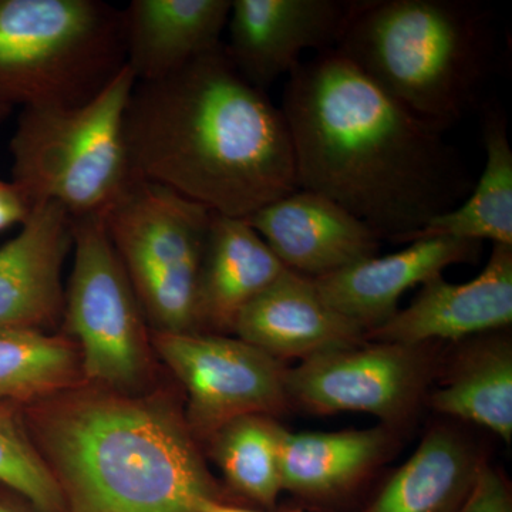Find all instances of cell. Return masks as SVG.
Segmentation results:
<instances>
[{
	"label": "cell",
	"instance_id": "d6986e66",
	"mask_svg": "<svg viewBox=\"0 0 512 512\" xmlns=\"http://www.w3.org/2000/svg\"><path fill=\"white\" fill-rule=\"evenodd\" d=\"M285 271L245 218L212 212L198 285V332H234L239 313Z\"/></svg>",
	"mask_w": 512,
	"mask_h": 512
},
{
	"label": "cell",
	"instance_id": "7a4b0ae2",
	"mask_svg": "<svg viewBox=\"0 0 512 512\" xmlns=\"http://www.w3.org/2000/svg\"><path fill=\"white\" fill-rule=\"evenodd\" d=\"M124 134L134 177L225 217H251L299 190L284 113L238 72L224 42L136 82Z\"/></svg>",
	"mask_w": 512,
	"mask_h": 512
},
{
	"label": "cell",
	"instance_id": "44dd1931",
	"mask_svg": "<svg viewBox=\"0 0 512 512\" xmlns=\"http://www.w3.org/2000/svg\"><path fill=\"white\" fill-rule=\"evenodd\" d=\"M485 165L466 200L434 218L404 244L451 237L512 247V148L503 110L490 107L483 124Z\"/></svg>",
	"mask_w": 512,
	"mask_h": 512
},
{
	"label": "cell",
	"instance_id": "5bb4252c",
	"mask_svg": "<svg viewBox=\"0 0 512 512\" xmlns=\"http://www.w3.org/2000/svg\"><path fill=\"white\" fill-rule=\"evenodd\" d=\"M404 245L402 251L370 256L313 282L333 309L367 332L399 311L400 298L409 289L443 275L448 266L476 261L481 249V242L451 237Z\"/></svg>",
	"mask_w": 512,
	"mask_h": 512
},
{
	"label": "cell",
	"instance_id": "3957f363",
	"mask_svg": "<svg viewBox=\"0 0 512 512\" xmlns=\"http://www.w3.org/2000/svg\"><path fill=\"white\" fill-rule=\"evenodd\" d=\"M33 406L26 424L66 512H201L207 500L234 503L170 404L99 387Z\"/></svg>",
	"mask_w": 512,
	"mask_h": 512
},
{
	"label": "cell",
	"instance_id": "8fae6325",
	"mask_svg": "<svg viewBox=\"0 0 512 512\" xmlns=\"http://www.w3.org/2000/svg\"><path fill=\"white\" fill-rule=\"evenodd\" d=\"M349 2L338 0H232L229 59L249 83L268 89L301 64L306 50L338 45Z\"/></svg>",
	"mask_w": 512,
	"mask_h": 512
},
{
	"label": "cell",
	"instance_id": "ffe728a7",
	"mask_svg": "<svg viewBox=\"0 0 512 512\" xmlns=\"http://www.w3.org/2000/svg\"><path fill=\"white\" fill-rule=\"evenodd\" d=\"M481 463L470 441L437 427L356 512H457Z\"/></svg>",
	"mask_w": 512,
	"mask_h": 512
},
{
	"label": "cell",
	"instance_id": "52a82bcc",
	"mask_svg": "<svg viewBox=\"0 0 512 512\" xmlns=\"http://www.w3.org/2000/svg\"><path fill=\"white\" fill-rule=\"evenodd\" d=\"M211 217L204 205L141 178L103 217L156 333L198 332V285Z\"/></svg>",
	"mask_w": 512,
	"mask_h": 512
},
{
	"label": "cell",
	"instance_id": "e0dca14e",
	"mask_svg": "<svg viewBox=\"0 0 512 512\" xmlns=\"http://www.w3.org/2000/svg\"><path fill=\"white\" fill-rule=\"evenodd\" d=\"M394 441L393 427L386 424L333 433L286 431L282 491L298 501L299 510L338 512L390 456Z\"/></svg>",
	"mask_w": 512,
	"mask_h": 512
},
{
	"label": "cell",
	"instance_id": "83f0119b",
	"mask_svg": "<svg viewBox=\"0 0 512 512\" xmlns=\"http://www.w3.org/2000/svg\"><path fill=\"white\" fill-rule=\"evenodd\" d=\"M201 512H303L299 508H275V510H259V508H247L244 505L231 503L224 500H207L201 504Z\"/></svg>",
	"mask_w": 512,
	"mask_h": 512
},
{
	"label": "cell",
	"instance_id": "f1b7e54d",
	"mask_svg": "<svg viewBox=\"0 0 512 512\" xmlns=\"http://www.w3.org/2000/svg\"><path fill=\"white\" fill-rule=\"evenodd\" d=\"M0 512H39L35 510L23 498L10 493V491H0Z\"/></svg>",
	"mask_w": 512,
	"mask_h": 512
},
{
	"label": "cell",
	"instance_id": "4fadbf2b",
	"mask_svg": "<svg viewBox=\"0 0 512 512\" xmlns=\"http://www.w3.org/2000/svg\"><path fill=\"white\" fill-rule=\"evenodd\" d=\"M245 220L286 269L311 279L377 255L382 239L336 202L301 188Z\"/></svg>",
	"mask_w": 512,
	"mask_h": 512
},
{
	"label": "cell",
	"instance_id": "7c38bea8",
	"mask_svg": "<svg viewBox=\"0 0 512 512\" xmlns=\"http://www.w3.org/2000/svg\"><path fill=\"white\" fill-rule=\"evenodd\" d=\"M512 323V247L494 244L483 271L464 284L443 275L421 285L407 308L367 330L372 342L423 346L497 332Z\"/></svg>",
	"mask_w": 512,
	"mask_h": 512
},
{
	"label": "cell",
	"instance_id": "4316f807",
	"mask_svg": "<svg viewBox=\"0 0 512 512\" xmlns=\"http://www.w3.org/2000/svg\"><path fill=\"white\" fill-rule=\"evenodd\" d=\"M32 211L33 205L18 185L0 180V231L25 224Z\"/></svg>",
	"mask_w": 512,
	"mask_h": 512
},
{
	"label": "cell",
	"instance_id": "6da1fadb",
	"mask_svg": "<svg viewBox=\"0 0 512 512\" xmlns=\"http://www.w3.org/2000/svg\"><path fill=\"white\" fill-rule=\"evenodd\" d=\"M301 190L404 244L474 180L446 131L414 116L335 49L301 63L282 100Z\"/></svg>",
	"mask_w": 512,
	"mask_h": 512
},
{
	"label": "cell",
	"instance_id": "30bf717a",
	"mask_svg": "<svg viewBox=\"0 0 512 512\" xmlns=\"http://www.w3.org/2000/svg\"><path fill=\"white\" fill-rule=\"evenodd\" d=\"M426 345L370 342L309 357L288 369L289 402L316 414H372L386 426L402 423L429 386Z\"/></svg>",
	"mask_w": 512,
	"mask_h": 512
},
{
	"label": "cell",
	"instance_id": "9c48e42d",
	"mask_svg": "<svg viewBox=\"0 0 512 512\" xmlns=\"http://www.w3.org/2000/svg\"><path fill=\"white\" fill-rule=\"evenodd\" d=\"M153 342L187 390V421L194 436L210 439L238 417H275L291 406L288 367L242 339L218 333H156Z\"/></svg>",
	"mask_w": 512,
	"mask_h": 512
},
{
	"label": "cell",
	"instance_id": "603a6c76",
	"mask_svg": "<svg viewBox=\"0 0 512 512\" xmlns=\"http://www.w3.org/2000/svg\"><path fill=\"white\" fill-rule=\"evenodd\" d=\"M285 427L275 417L249 414L229 421L210 437L211 454L239 500L278 508L282 491L281 448Z\"/></svg>",
	"mask_w": 512,
	"mask_h": 512
},
{
	"label": "cell",
	"instance_id": "d4e9b609",
	"mask_svg": "<svg viewBox=\"0 0 512 512\" xmlns=\"http://www.w3.org/2000/svg\"><path fill=\"white\" fill-rule=\"evenodd\" d=\"M18 406L0 403V484L39 512H66L59 485Z\"/></svg>",
	"mask_w": 512,
	"mask_h": 512
},
{
	"label": "cell",
	"instance_id": "cb8c5ba5",
	"mask_svg": "<svg viewBox=\"0 0 512 512\" xmlns=\"http://www.w3.org/2000/svg\"><path fill=\"white\" fill-rule=\"evenodd\" d=\"M80 373L73 340L43 330H0V403L39 402L73 389Z\"/></svg>",
	"mask_w": 512,
	"mask_h": 512
},
{
	"label": "cell",
	"instance_id": "ac0fdd59",
	"mask_svg": "<svg viewBox=\"0 0 512 512\" xmlns=\"http://www.w3.org/2000/svg\"><path fill=\"white\" fill-rule=\"evenodd\" d=\"M232 0H133L123 13L126 64L154 82L221 45Z\"/></svg>",
	"mask_w": 512,
	"mask_h": 512
},
{
	"label": "cell",
	"instance_id": "7402d4cb",
	"mask_svg": "<svg viewBox=\"0 0 512 512\" xmlns=\"http://www.w3.org/2000/svg\"><path fill=\"white\" fill-rule=\"evenodd\" d=\"M431 397L434 410L512 439V349L507 339L471 346Z\"/></svg>",
	"mask_w": 512,
	"mask_h": 512
},
{
	"label": "cell",
	"instance_id": "f546056e",
	"mask_svg": "<svg viewBox=\"0 0 512 512\" xmlns=\"http://www.w3.org/2000/svg\"><path fill=\"white\" fill-rule=\"evenodd\" d=\"M10 110H12V106L0 100V121L5 120L9 116Z\"/></svg>",
	"mask_w": 512,
	"mask_h": 512
},
{
	"label": "cell",
	"instance_id": "9a60e30c",
	"mask_svg": "<svg viewBox=\"0 0 512 512\" xmlns=\"http://www.w3.org/2000/svg\"><path fill=\"white\" fill-rule=\"evenodd\" d=\"M73 247V218L55 202L36 205L0 248V330H42L64 309L62 269Z\"/></svg>",
	"mask_w": 512,
	"mask_h": 512
},
{
	"label": "cell",
	"instance_id": "ba28073f",
	"mask_svg": "<svg viewBox=\"0 0 512 512\" xmlns=\"http://www.w3.org/2000/svg\"><path fill=\"white\" fill-rule=\"evenodd\" d=\"M73 248L63 316L83 376L103 389L127 392L148 370L146 316L103 218L73 220Z\"/></svg>",
	"mask_w": 512,
	"mask_h": 512
},
{
	"label": "cell",
	"instance_id": "8992f818",
	"mask_svg": "<svg viewBox=\"0 0 512 512\" xmlns=\"http://www.w3.org/2000/svg\"><path fill=\"white\" fill-rule=\"evenodd\" d=\"M126 64L123 13L97 0H0V100L79 106Z\"/></svg>",
	"mask_w": 512,
	"mask_h": 512
},
{
	"label": "cell",
	"instance_id": "277c9868",
	"mask_svg": "<svg viewBox=\"0 0 512 512\" xmlns=\"http://www.w3.org/2000/svg\"><path fill=\"white\" fill-rule=\"evenodd\" d=\"M336 52L431 126L476 109L494 69V18L471 0H355Z\"/></svg>",
	"mask_w": 512,
	"mask_h": 512
},
{
	"label": "cell",
	"instance_id": "2e32d148",
	"mask_svg": "<svg viewBox=\"0 0 512 512\" xmlns=\"http://www.w3.org/2000/svg\"><path fill=\"white\" fill-rule=\"evenodd\" d=\"M234 333L281 362H302L366 340V330L333 309L313 279L289 269L239 313Z\"/></svg>",
	"mask_w": 512,
	"mask_h": 512
},
{
	"label": "cell",
	"instance_id": "484cf974",
	"mask_svg": "<svg viewBox=\"0 0 512 512\" xmlns=\"http://www.w3.org/2000/svg\"><path fill=\"white\" fill-rule=\"evenodd\" d=\"M457 512H512L511 488L507 478L483 461Z\"/></svg>",
	"mask_w": 512,
	"mask_h": 512
},
{
	"label": "cell",
	"instance_id": "5b68a950",
	"mask_svg": "<svg viewBox=\"0 0 512 512\" xmlns=\"http://www.w3.org/2000/svg\"><path fill=\"white\" fill-rule=\"evenodd\" d=\"M136 77L124 64L79 106L25 107L10 141L12 181L33 205L55 202L73 220L101 217L134 173L124 121Z\"/></svg>",
	"mask_w": 512,
	"mask_h": 512
}]
</instances>
